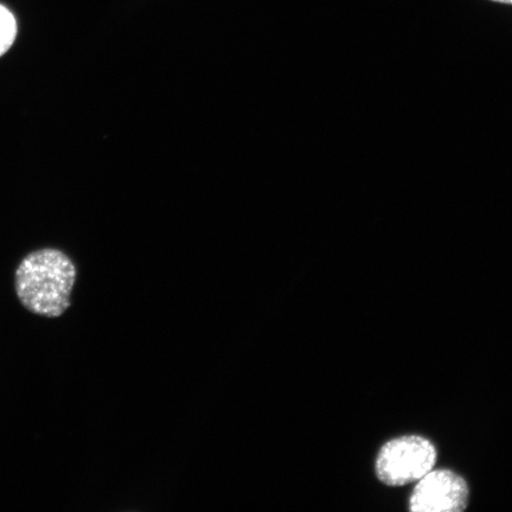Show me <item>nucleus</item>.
Listing matches in <instances>:
<instances>
[{
    "label": "nucleus",
    "mask_w": 512,
    "mask_h": 512,
    "mask_svg": "<svg viewBox=\"0 0 512 512\" xmlns=\"http://www.w3.org/2000/svg\"><path fill=\"white\" fill-rule=\"evenodd\" d=\"M492 2L512 5V0H492Z\"/></svg>",
    "instance_id": "39448f33"
},
{
    "label": "nucleus",
    "mask_w": 512,
    "mask_h": 512,
    "mask_svg": "<svg viewBox=\"0 0 512 512\" xmlns=\"http://www.w3.org/2000/svg\"><path fill=\"white\" fill-rule=\"evenodd\" d=\"M438 452L422 435H402L389 440L377 454L375 473L383 484L403 486L418 482L434 469Z\"/></svg>",
    "instance_id": "f03ea898"
},
{
    "label": "nucleus",
    "mask_w": 512,
    "mask_h": 512,
    "mask_svg": "<svg viewBox=\"0 0 512 512\" xmlns=\"http://www.w3.org/2000/svg\"><path fill=\"white\" fill-rule=\"evenodd\" d=\"M470 489L458 473L432 470L418 480L409 498L413 512H462L469 507Z\"/></svg>",
    "instance_id": "7ed1b4c3"
},
{
    "label": "nucleus",
    "mask_w": 512,
    "mask_h": 512,
    "mask_svg": "<svg viewBox=\"0 0 512 512\" xmlns=\"http://www.w3.org/2000/svg\"><path fill=\"white\" fill-rule=\"evenodd\" d=\"M76 268L57 249H41L25 256L16 271L19 300L35 315L57 318L69 309Z\"/></svg>",
    "instance_id": "f257e3e1"
},
{
    "label": "nucleus",
    "mask_w": 512,
    "mask_h": 512,
    "mask_svg": "<svg viewBox=\"0 0 512 512\" xmlns=\"http://www.w3.org/2000/svg\"><path fill=\"white\" fill-rule=\"evenodd\" d=\"M17 36V22L5 6L0 5V57L8 53Z\"/></svg>",
    "instance_id": "20e7f679"
}]
</instances>
